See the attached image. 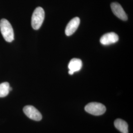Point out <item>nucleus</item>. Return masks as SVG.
Listing matches in <instances>:
<instances>
[{"label":"nucleus","instance_id":"9b49d317","mask_svg":"<svg viewBox=\"0 0 133 133\" xmlns=\"http://www.w3.org/2000/svg\"><path fill=\"white\" fill-rule=\"evenodd\" d=\"M69 74H70V75H73L74 74V72H73V71H70V70H69Z\"/></svg>","mask_w":133,"mask_h":133},{"label":"nucleus","instance_id":"0eeeda50","mask_svg":"<svg viewBox=\"0 0 133 133\" xmlns=\"http://www.w3.org/2000/svg\"><path fill=\"white\" fill-rule=\"evenodd\" d=\"M80 24V19L78 17H76L71 19L66 25L65 34L66 36H71L76 31Z\"/></svg>","mask_w":133,"mask_h":133},{"label":"nucleus","instance_id":"423d86ee","mask_svg":"<svg viewBox=\"0 0 133 133\" xmlns=\"http://www.w3.org/2000/svg\"><path fill=\"white\" fill-rule=\"evenodd\" d=\"M119 40L118 36L115 33L110 32L105 34L101 38L100 43L104 45H108L116 43Z\"/></svg>","mask_w":133,"mask_h":133},{"label":"nucleus","instance_id":"1a4fd4ad","mask_svg":"<svg viewBox=\"0 0 133 133\" xmlns=\"http://www.w3.org/2000/svg\"><path fill=\"white\" fill-rule=\"evenodd\" d=\"M114 126L122 133H128V125L123 120L116 119L114 121Z\"/></svg>","mask_w":133,"mask_h":133},{"label":"nucleus","instance_id":"20e7f679","mask_svg":"<svg viewBox=\"0 0 133 133\" xmlns=\"http://www.w3.org/2000/svg\"><path fill=\"white\" fill-rule=\"evenodd\" d=\"M25 115L31 119L35 121H40L42 119V115L38 109L32 105H26L23 108Z\"/></svg>","mask_w":133,"mask_h":133},{"label":"nucleus","instance_id":"6e6552de","mask_svg":"<svg viewBox=\"0 0 133 133\" xmlns=\"http://www.w3.org/2000/svg\"><path fill=\"white\" fill-rule=\"evenodd\" d=\"M82 66V62L81 59L77 58L72 59L68 65L69 70L74 72L81 70Z\"/></svg>","mask_w":133,"mask_h":133},{"label":"nucleus","instance_id":"7ed1b4c3","mask_svg":"<svg viewBox=\"0 0 133 133\" xmlns=\"http://www.w3.org/2000/svg\"><path fill=\"white\" fill-rule=\"evenodd\" d=\"M85 110L90 114L98 116L105 113L106 108L104 105L99 103L92 102L86 105Z\"/></svg>","mask_w":133,"mask_h":133},{"label":"nucleus","instance_id":"39448f33","mask_svg":"<svg viewBox=\"0 0 133 133\" xmlns=\"http://www.w3.org/2000/svg\"><path fill=\"white\" fill-rule=\"evenodd\" d=\"M110 6L113 13L118 18L123 21H126L128 19L127 14L119 3L116 2L112 3L111 4Z\"/></svg>","mask_w":133,"mask_h":133},{"label":"nucleus","instance_id":"f03ea898","mask_svg":"<svg viewBox=\"0 0 133 133\" xmlns=\"http://www.w3.org/2000/svg\"><path fill=\"white\" fill-rule=\"evenodd\" d=\"M45 12L42 8L38 7L34 11L31 19L32 27L34 30L41 28L44 19Z\"/></svg>","mask_w":133,"mask_h":133},{"label":"nucleus","instance_id":"9d476101","mask_svg":"<svg viewBox=\"0 0 133 133\" xmlns=\"http://www.w3.org/2000/svg\"><path fill=\"white\" fill-rule=\"evenodd\" d=\"M10 84L5 82L0 84V98L6 97L10 92Z\"/></svg>","mask_w":133,"mask_h":133},{"label":"nucleus","instance_id":"f257e3e1","mask_svg":"<svg viewBox=\"0 0 133 133\" xmlns=\"http://www.w3.org/2000/svg\"><path fill=\"white\" fill-rule=\"evenodd\" d=\"M0 31L6 42L11 43L14 40V31L8 20L2 19L0 21Z\"/></svg>","mask_w":133,"mask_h":133}]
</instances>
